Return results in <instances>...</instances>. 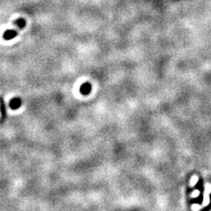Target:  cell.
<instances>
[{
  "label": "cell",
  "instance_id": "7a4b0ae2",
  "mask_svg": "<svg viewBox=\"0 0 211 211\" xmlns=\"http://www.w3.org/2000/svg\"><path fill=\"white\" fill-rule=\"evenodd\" d=\"M197 180H198V177H197V176H194V177H193L192 181H191V184H190V186H194V184H195V182H196Z\"/></svg>",
  "mask_w": 211,
  "mask_h": 211
},
{
  "label": "cell",
  "instance_id": "6da1fadb",
  "mask_svg": "<svg viewBox=\"0 0 211 211\" xmlns=\"http://www.w3.org/2000/svg\"><path fill=\"white\" fill-rule=\"evenodd\" d=\"M207 188V191L206 193H205V200L203 201V203H202V206H207L208 204V202H209V199H208V193L209 192H211V186L210 185H207L206 186Z\"/></svg>",
  "mask_w": 211,
  "mask_h": 211
},
{
  "label": "cell",
  "instance_id": "3957f363",
  "mask_svg": "<svg viewBox=\"0 0 211 211\" xmlns=\"http://www.w3.org/2000/svg\"><path fill=\"white\" fill-rule=\"evenodd\" d=\"M0 115H1V113H0Z\"/></svg>",
  "mask_w": 211,
  "mask_h": 211
}]
</instances>
